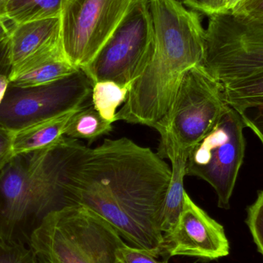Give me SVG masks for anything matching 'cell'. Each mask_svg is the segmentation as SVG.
I'll return each instance as SVG.
<instances>
[{"mask_svg":"<svg viewBox=\"0 0 263 263\" xmlns=\"http://www.w3.org/2000/svg\"><path fill=\"white\" fill-rule=\"evenodd\" d=\"M171 167L128 138L106 139L96 148L81 142L65 170L68 205H83L109 222L135 247L160 254L159 219Z\"/></svg>","mask_w":263,"mask_h":263,"instance_id":"cell-1","label":"cell"},{"mask_svg":"<svg viewBox=\"0 0 263 263\" xmlns=\"http://www.w3.org/2000/svg\"><path fill=\"white\" fill-rule=\"evenodd\" d=\"M153 48L117 121L154 126L171 108L185 72L202 63L205 29L179 0H147Z\"/></svg>","mask_w":263,"mask_h":263,"instance_id":"cell-2","label":"cell"},{"mask_svg":"<svg viewBox=\"0 0 263 263\" xmlns=\"http://www.w3.org/2000/svg\"><path fill=\"white\" fill-rule=\"evenodd\" d=\"M80 141L64 136L52 146L12 156L0 171V241L27 245L49 213L67 206L66 164Z\"/></svg>","mask_w":263,"mask_h":263,"instance_id":"cell-3","label":"cell"},{"mask_svg":"<svg viewBox=\"0 0 263 263\" xmlns=\"http://www.w3.org/2000/svg\"><path fill=\"white\" fill-rule=\"evenodd\" d=\"M117 230L83 205H68L49 213L28 246L39 263H120L125 245Z\"/></svg>","mask_w":263,"mask_h":263,"instance_id":"cell-4","label":"cell"},{"mask_svg":"<svg viewBox=\"0 0 263 263\" xmlns=\"http://www.w3.org/2000/svg\"><path fill=\"white\" fill-rule=\"evenodd\" d=\"M229 106L223 86L197 65L185 72L171 108L154 129L160 142L189 156Z\"/></svg>","mask_w":263,"mask_h":263,"instance_id":"cell-5","label":"cell"},{"mask_svg":"<svg viewBox=\"0 0 263 263\" xmlns=\"http://www.w3.org/2000/svg\"><path fill=\"white\" fill-rule=\"evenodd\" d=\"M201 66L222 86L263 71V21L230 12L210 15Z\"/></svg>","mask_w":263,"mask_h":263,"instance_id":"cell-6","label":"cell"},{"mask_svg":"<svg viewBox=\"0 0 263 263\" xmlns=\"http://www.w3.org/2000/svg\"><path fill=\"white\" fill-rule=\"evenodd\" d=\"M242 116L229 106L213 127L193 147L186 161V176L208 182L219 208L228 210L246 152Z\"/></svg>","mask_w":263,"mask_h":263,"instance_id":"cell-7","label":"cell"},{"mask_svg":"<svg viewBox=\"0 0 263 263\" xmlns=\"http://www.w3.org/2000/svg\"><path fill=\"white\" fill-rule=\"evenodd\" d=\"M92 83L79 69L58 81L33 87L9 84L0 103V129L14 133L91 103Z\"/></svg>","mask_w":263,"mask_h":263,"instance_id":"cell-8","label":"cell"},{"mask_svg":"<svg viewBox=\"0 0 263 263\" xmlns=\"http://www.w3.org/2000/svg\"><path fill=\"white\" fill-rule=\"evenodd\" d=\"M135 0H65L60 13V36L68 60L83 69L130 10Z\"/></svg>","mask_w":263,"mask_h":263,"instance_id":"cell-9","label":"cell"},{"mask_svg":"<svg viewBox=\"0 0 263 263\" xmlns=\"http://www.w3.org/2000/svg\"><path fill=\"white\" fill-rule=\"evenodd\" d=\"M152 48L153 30L146 3L135 1L95 58L81 69L92 84L103 80L132 84L143 70Z\"/></svg>","mask_w":263,"mask_h":263,"instance_id":"cell-10","label":"cell"},{"mask_svg":"<svg viewBox=\"0 0 263 263\" xmlns=\"http://www.w3.org/2000/svg\"><path fill=\"white\" fill-rule=\"evenodd\" d=\"M229 253L230 244L223 227L184 192L182 213L173 230L163 234L159 256L166 255L168 259L187 256L213 260Z\"/></svg>","mask_w":263,"mask_h":263,"instance_id":"cell-11","label":"cell"},{"mask_svg":"<svg viewBox=\"0 0 263 263\" xmlns=\"http://www.w3.org/2000/svg\"><path fill=\"white\" fill-rule=\"evenodd\" d=\"M79 69L68 60L60 41L12 66L9 80L13 86L33 87L58 81Z\"/></svg>","mask_w":263,"mask_h":263,"instance_id":"cell-12","label":"cell"},{"mask_svg":"<svg viewBox=\"0 0 263 263\" xmlns=\"http://www.w3.org/2000/svg\"><path fill=\"white\" fill-rule=\"evenodd\" d=\"M61 41L60 18H47L21 25L12 24L9 36L12 66Z\"/></svg>","mask_w":263,"mask_h":263,"instance_id":"cell-13","label":"cell"},{"mask_svg":"<svg viewBox=\"0 0 263 263\" xmlns=\"http://www.w3.org/2000/svg\"><path fill=\"white\" fill-rule=\"evenodd\" d=\"M162 159L171 162V179L165 194L159 219V228L162 234L170 233L177 223L184 202V179L186 176L188 155L173 145L160 143L157 151Z\"/></svg>","mask_w":263,"mask_h":263,"instance_id":"cell-14","label":"cell"},{"mask_svg":"<svg viewBox=\"0 0 263 263\" xmlns=\"http://www.w3.org/2000/svg\"><path fill=\"white\" fill-rule=\"evenodd\" d=\"M83 107L37 122L12 133V155L30 153L58 143L64 137L72 116Z\"/></svg>","mask_w":263,"mask_h":263,"instance_id":"cell-15","label":"cell"},{"mask_svg":"<svg viewBox=\"0 0 263 263\" xmlns=\"http://www.w3.org/2000/svg\"><path fill=\"white\" fill-rule=\"evenodd\" d=\"M222 86L227 104L240 115L263 106V71Z\"/></svg>","mask_w":263,"mask_h":263,"instance_id":"cell-16","label":"cell"},{"mask_svg":"<svg viewBox=\"0 0 263 263\" xmlns=\"http://www.w3.org/2000/svg\"><path fill=\"white\" fill-rule=\"evenodd\" d=\"M65 0H7L6 15L13 25L60 17Z\"/></svg>","mask_w":263,"mask_h":263,"instance_id":"cell-17","label":"cell"},{"mask_svg":"<svg viewBox=\"0 0 263 263\" xmlns=\"http://www.w3.org/2000/svg\"><path fill=\"white\" fill-rule=\"evenodd\" d=\"M131 86L111 80H103L92 84L91 102L103 120L112 124L117 122V109L124 104Z\"/></svg>","mask_w":263,"mask_h":263,"instance_id":"cell-18","label":"cell"},{"mask_svg":"<svg viewBox=\"0 0 263 263\" xmlns=\"http://www.w3.org/2000/svg\"><path fill=\"white\" fill-rule=\"evenodd\" d=\"M112 130V123L103 120L91 103L72 116L65 132V136L78 140L84 139L91 144Z\"/></svg>","mask_w":263,"mask_h":263,"instance_id":"cell-19","label":"cell"},{"mask_svg":"<svg viewBox=\"0 0 263 263\" xmlns=\"http://www.w3.org/2000/svg\"><path fill=\"white\" fill-rule=\"evenodd\" d=\"M247 225L255 243L263 256V190L247 210Z\"/></svg>","mask_w":263,"mask_h":263,"instance_id":"cell-20","label":"cell"},{"mask_svg":"<svg viewBox=\"0 0 263 263\" xmlns=\"http://www.w3.org/2000/svg\"><path fill=\"white\" fill-rule=\"evenodd\" d=\"M0 263H39L35 253L25 244L0 241Z\"/></svg>","mask_w":263,"mask_h":263,"instance_id":"cell-21","label":"cell"},{"mask_svg":"<svg viewBox=\"0 0 263 263\" xmlns=\"http://www.w3.org/2000/svg\"><path fill=\"white\" fill-rule=\"evenodd\" d=\"M117 259L120 263H168V259L160 262L150 252L126 244L117 250Z\"/></svg>","mask_w":263,"mask_h":263,"instance_id":"cell-22","label":"cell"},{"mask_svg":"<svg viewBox=\"0 0 263 263\" xmlns=\"http://www.w3.org/2000/svg\"><path fill=\"white\" fill-rule=\"evenodd\" d=\"M192 9L205 15L222 13L227 12V0H179Z\"/></svg>","mask_w":263,"mask_h":263,"instance_id":"cell-23","label":"cell"},{"mask_svg":"<svg viewBox=\"0 0 263 263\" xmlns=\"http://www.w3.org/2000/svg\"><path fill=\"white\" fill-rule=\"evenodd\" d=\"M229 12L251 20L263 21V0H242Z\"/></svg>","mask_w":263,"mask_h":263,"instance_id":"cell-24","label":"cell"},{"mask_svg":"<svg viewBox=\"0 0 263 263\" xmlns=\"http://www.w3.org/2000/svg\"><path fill=\"white\" fill-rule=\"evenodd\" d=\"M253 110L252 114L246 112L241 116L246 127H248L256 134L263 145V106Z\"/></svg>","mask_w":263,"mask_h":263,"instance_id":"cell-25","label":"cell"},{"mask_svg":"<svg viewBox=\"0 0 263 263\" xmlns=\"http://www.w3.org/2000/svg\"><path fill=\"white\" fill-rule=\"evenodd\" d=\"M12 156V133L0 129V171Z\"/></svg>","mask_w":263,"mask_h":263,"instance_id":"cell-26","label":"cell"},{"mask_svg":"<svg viewBox=\"0 0 263 263\" xmlns=\"http://www.w3.org/2000/svg\"><path fill=\"white\" fill-rule=\"evenodd\" d=\"M12 69L9 58V38L0 43V73Z\"/></svg>","mask_w":263,"mask_h":263,"instance_id":"cell-27","label":"cell"},{"mask_svg":"<svg viewBox=\"0 0 263 263\" xmlns=\"http://www.w3.org/2000/svg\"><path fill=\"white\" fill-rule=\"evenodd\" d=\"M11 69L4 71V72L0 73V103L3 101L5 94H6L8 87L10 84L9 75H10Z\"/></svg>","mask_w":263,"mask_h":263,"instance_id":"cell-28","label":"cell"},{"mask_svg":"<svg viewBox=\"0 0 263 263\" xmlns=\"http://www.w3.org/2000/svg\"><path fill=\"white\" fill-rule=\"evenodd\" d=\"M9 22L7 20H0V43L9 38L12 29V27H9L7 25Z\"/></svg>","mask_w":263,"mask_h":263,"instance_id":"cell-29","label":"cell"},{"mask_svg":"<svg viewBox=\"0 0 263 263\" xmlns=\"http://www.w3.org/2000/svg\"><path fill=\"white\" fill-rule=\"evenodd\" d=\"M6 3H7V0H0V20L9 21L8 20L7 15H6Z\"/></svg>","mask_w":263,"mask_h":263,"instance_id":"cell-30","label":"cell"},{"mask_svg":"<svg viewBox=\"0 0 263 263\" xmlns=\"http://www.w3.org/2000/svg\"><path fill=\"white\" fill-rule=\"evenodd\" d=\"M135 1H143V2H146L147 0H135Z\"/></svg>","mask_w":263,"mask_h":263,"instance_id":"cell-31","label":"cell"}]
</instances>
